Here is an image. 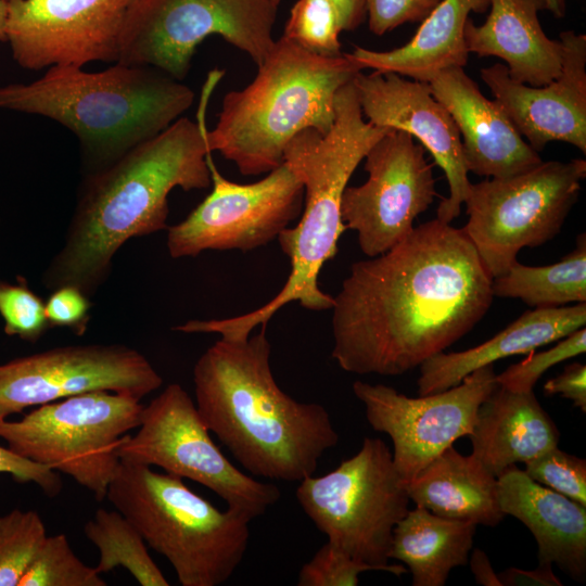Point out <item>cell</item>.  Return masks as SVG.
<instances>
[{"label":"cell","mask_w":586,"mask_h":586,"mask_svg":"<svg viewBox=\"0 0 586 586\" xmlns=\"http://www.w3.org/2000/svg\"><path fill=\"white\" fill-rule=\"evenodd\" d=\"M493 278L462 228L437 218L352 265L332 306V358L356 374L400 375L488 311Z\"/></svg>","instance_id":"obj_1"},{"label":"cell","mask_w":586,"mask_h":586,"mask_svg":"<svg viewBox=\"0 0 586 586\" xmlns=\"http://www.w3.org/2000/svg\"><path fill=\"white\" fill-rule=\"evenodd\" d=\"M221 71L203 86L196 122L179 117L85 179L63 246L43 273L49 290L64 285L93 295L114 255L129 239L167 229L168 195L211 187L206 109Z\"/></svg>","instance_id":"obj_2"},{"label":"cell","mask_w":586,"mask_h":586,"mask_svg":"<svg viewBox=\"0 0 586 586\" xmlns=\"http://www.w3.org/2000/svg\"><path fill=\"white\" fill-rule=\"evenodd\" d=\"M266 326L244 340L220 337L193 368L195 406L209 430L255 476L300 482L339 443L328 410L277 384Z\"/></svg>","instance_id":"obj_3"},{"label":"cell","mask_w":586,"mask_h":586,"mask_svg":"<svg viewBox=\"0 0 586 586\" xmlns=\"http://www.w3.org/2000/svg\"><path fill=\"white\" fill-rule=\"evenodd\" d=\"M387 130L365 120L351 81L336 94L334 122L328 132L308 128L288 143L283 161L304 186L298 224L277 238L291 262L288 280L259 308L232 318L198 319L193 323L195 332L244 340L291 302L315 311L332 308L334 298L319 288L318 278L323 265L336 255L339 239L346 230L341 218L342 196L359 163Z\"/></svg>","instance_id":"obj_4"},{"label":"cell","mask_w":586,"mask_h":586,"mask_svg":"<svg viewBox=\"0 0 586 586\" xmlns=\"http://www.w3.org/2000/svg\"><path fill=\"white\" fill-rule=\"evenodd\" d=\"M193 90L161 71L115 62L100 72L54 65L30 82L0 87V109L69 129L99 169L156 136L189 110Z\"/></svg>","instance_id":"obj_5"},{"label":"cell","mask_w":586,"mask_h":586,"mask_svg":"<svg viewBox=\"0 0 586 586\" xmlns=\"http://www.w3.org/2000/svg\"><path fill=\"white\" fill-rule=\"evenodd\" d=\"M361 71L348 53L315 54L282 36L253 81L224 97L215 128L205 132L209 151L244 176L268 174L298 132L330 130L339 90Z\"/></svg>","instance_id":"obj_6"},{"label":"cell","mask_w":586,"mask_h":586,"mask_svg":"<svg viewBox=\"0 0 586 586\" xmlns=\"http://www.w3.org/2000/svg\"><path fill=\"white\" fill-rule=\"evenodd\" d=\"M105 498L168 560L182 586L221 585L243 560L251 520L217 509L181 477L120 460Z\"/></svg>","instance_id":"obj_7"},{"label":"cell","mask_w":586,"mask_h":586,"mask_svg":"<svg viewBox=\"0 0 586 586\" xmlns=\"http://www.w3.org/2000/svg\"><path fill=\"white\" fill-rule=\"evenodd\" d=\"M296 498L333 547L381 572L407 573L388 561L393 531L410 499L381 438L365 437L357 454L334 470L300 481Z\"/></svg>","instance_id":"obj_8"},{"label":"cell","mask_w":586,"mask_h":586,"mask_svg":"<svg viewBox=\"0 0 586 586\" xmlns=\"http://www.w3.org/2000/svg\"><path fill=\"white\" fill-rule=\"evenodd\" d=\"M141 399L125 393L95 391L37 406L23 419H0L8 448L71 476L93 494L106 497L120 459V438L141 421Z\"/></svg>","instance_id":"obj_9"},{"label":"cell","mask_w":586,"mask_h":586,"mask_svg":"<svg viewBox=\"0 0 586 586\" xmlns=\"http://www.w3.org/2000/svg\"><path fill=\"white\" fill-rule=\"evenodd\" d=\"M585 177L586 161L573 158L470 184L462 229L492 278L505 273L523 247L545 244L561 231Z\"/></svg>","instance_id":"obj_10"},{"label":"cell","mask_w":586,"mask_h":586,"mask_svg":"<svg viewBox=\"0 0 586 586\" xmlns=\"http://www.w3.org/2000/svg\"><path fill=\"white\" fill-rule=\"evenodd\" d=\"M271 0H136L119 39L117 62L154 67L182 80L198 46L218 35L259 66L272 50Z\"/></svg>","instance_id":"obj_11"},{"label":"cell","mask_w":586,"mask_h":586,"mask_svg":"<svg viewBox=\"0 0 586 586\" xmlns=\"http://www.w3.org/2000/svg\"><path fill=\"white\" fill-rule=\"evenodd\" d=\"M120 460L162 468L209 488L227 508L251 521L280 498L272 483L239 470L218 448L195 403L178 383L167 385L146 406L135 435L125 434L116 447Z\"/></svg>","instance_id":"obj_12"},{"label":"cell","mask_w":586,"mask_h":586,"mask_svg":"<svg viewBox=\"0 0 586 586\" xmlns=\"http://www.w3.org/2000/svg\"><path fill=\"white\" fill-rule=\"evenodd\" d=\"M213 189L183 219L167 228L173 258L204 251H253L279 237L303 211L304 186L283 161L252 183L225 178L207 156Z\"/></svg>","instance_id":"obj_13"},{"label":"cell","mask_w":586,"mask_h":586,"mask_svg":"<svg viewBox=\"0 0 586 586\" xmlns=\"http://www.w3.org/2000/svg\"><path fill=\"white\" fill-rule=\"evenodd\" d=\"M498 386L494 366L482 367L446 391L409 397L384 384L353 383L370 426L393 443V462L407 484L473 429L480 405Z\"/></svg>","instance_id":"obj_14"},{"label":"cell","mask_w":586,"mask_h":586,"mask_svg":"<svg viewBox=\"0 0 586 586\" xmlns=\"http://www.w3.org/2000/svg\"><path fill=\"white\" fill-rule=\"evenodd\" d=\"M409 133L390 129L367 152L368 179L346 187L341 202L345 229L357 232L367 257L381 255L415 228L417 217L437 196L432 164Z\"/></svg>","instance_id":"obj_15"},{"label":"cell","mask_w":586,"mask_h":586,"mask_svg":"<svg viewBox=\"0 0 586 586\" xmlns=\"http://www.w3.org/2000/svg\"><path fill=\"white\" fill-rule=\"evenodd\" d=\"M163 379L137 349L123 344L54 347L0 365V419L71 396L109 391L139 399Z\"/></svg>","instance_id":"obj_16"},{"label":"cell","mask_w":586,"mask_h":586,"mask_svg":"<svg viewBox=\"0 0 586 586\" xmlns=\"http://www.w3.org/2000/svg\"><path fill=\"white\" fill-rule=\"evenodd\" d=\"M135 1L14 0L8 3L5 42L13 60L26 69L115 63Z\"/></svg>","instance_id":"obj_17"},{"label":"cell","mask_w":586,"mask_h":586,"mask_svg":"<svg viewBox=\"0 0 586 586\" xmlns=\"http://www.w3.org/2000/svg\"><path fill=\"white\" fill-rule=\"evenodd\" d=\"M352 82L369 123L409 133L445 173L449 195L441 200L436 218L450 224L460 215L471 182L461 137L449 112L433 97L426 82L396 73L359 72Z\"/></svg>","instance_id":"obj_18"},{"label":"cell","mask_w":586,"mask_h":586,"mask_svg":"<svg viewBox=\"0 0 586 586\" xmlns=\"http://www.w3.org/2000/svg\"><path fill=\"white\" fill-rule=\"evenodd\" d=\"M559 40L563 49L561 71L547 85L514 81L501 63L482 68L481 78L537 153L552 141L566 142L586 153V36L570 29L561 31Z\"/></svg>","instance_id":"obj_19"},{"label":"cell","mask_w":586,"mask_h":586,"mask_svg":"<svg viewBox=\"0 0 586 586\" xmlns=\"http://www.w3.org/2000/svg\"><path fill=\"white\" fill-rule=\"evenodd\" d=\"M426 84L453 117L468 171L487 178H507L543 162L515 129L502 107L483 95L463 67H448Z\"/></svg>","instance_id":"obj_20"},{"label":"cell","mask_w":586,"mask_h":586,"mask_svg":"<svg viewBox=\"0 0 586 586\" xmlns=\"http://www.w3.org/2000/svg\"><path fill=\"white\" fill-rule=\"evenodd\" d=\"M497 499L533 534L538 563L558 566L572 579L586 581V507L532 480L517 464L497 476Z\"/></svg>","instance_id":"obj_21"},{"label":"cell","mask_w":586,"mask_h":586,"mask_svg":"<svg viewBox=\"0 0 586 586\" xmlns=\"http://www.w3.org/2000/svg\"><path fill=\"white\" fill-rule=\"evenodd\" d=\"M534 0H489V13L482 25L471 18L464 28L469 53L496 56L506 62L514 81L539 87L561 71L562 43L545 34Z\"/></svg>","instance_id":"obj_22"},{"label":"cell","mask_w":586,"mask_h":586,"mask_svg":"<svg viewBox=\"0 0 586 586\" xmlns=\"http://www.w3.org/2000/svg\"><path fill=\"white\" fill-rule=\"evenodd\" d=\"M586 324V303L525 311L488 341L461 352H441L420 365L418 395L454 387L475 370L513 355L530 354Z\"/></svg>","instance_id":"obj_23"},{"label":"cell","mask_w":586,"mask_h":586,"mask_svg":"<svg viewBox=\"0 0 586 586\" xmlns=\"http://www.w3.org/2000/svg\"><path fill=\"white\" fill-rule=\"evenodd\" d=\"M472 455L496 477L558 446L560 432L533 391L497 386L480 405L472 432Z\"/></svg>","instance_id":"obj_24"},{"label":"cell","mask_w":586,"mask_h":586,"mask_svg":"<svg viewBox=\"0 0 586 586\" xmlns=\"http://www.w3.org/2000/svg\"><path fill=\"white\" fill-rule=\"evenodd\" d=\"M488 9L489 0H441L406 44L390 51L355 47L348 55L361 69L391 72L426 82L442 69L467 64L464 28L469 15Z\"/></svg>","instance_id":"obj_25"},{"label":"cell","mask_w":586,"mask_h":586,"mask_svg":"<svg viewBox=\"0 0 586 586\" xmlns=\"http://www.w3.org/2000/svg\"><path fill=\"white\" fill-rule=\"evenodd\" d=\"M410 501L440 517L496 526L506 517L497 477L472 454L446 448L406 484Z\"/></svg>","instance_id":"obj_26"},{"label":"cell","mask_w":586,"mask_h":586,"mask_svg":"<svg viewBox=\"0 0 586 586\" xmlns=\"http://www.w3.org/2000/svg\"><path fill=\"white\" fill-rule=\"evenodd\" d=\"M476 524L416 506L393 531L390 559L406 564L413 586H444L453 569L468 564Z\"/></svg>","instance_id":"obj_27"},{"label":"cell","mask_w":586,"mask_h":586,"mask_svg":"<svg viewBox=\"0 0 586 586\" xmlns=\"http://www.w3.org/2000/svg\"><path fill=\"white\" fill-rule=\"evenodd\" d=\"M494 297L520 298L534 308L561 307L586 303V234L576 239L573 251L547 266H526L514 262L493 278Z\"/></svg>","instance_id":"obj_28"},{"label":"cell","mask_w":586,"mask_h":586,"mask_svg":"<svg viewBox=\"0 0 586 586\" xmlns=\"http://www.w3.org/2000/svg\"><path fill=\"white\" fill-rule=\"evenodd\" d=\"M84 532L99 551L94 566L98 573L124 568L141 586L169 585L150 556L139 531L118 510L99 508L85 524Z\"/></svg>","instance_id":"obj_29"},{"label":"cell","mask_w":586,"mask_h":586,"mask_svg":"<svg viewBox=\"0 0 586 586\" xmlns=\"http://www.w3.org/2000/svg\"><path fill=\"white\" fill-rule=\"evenodd\" d=\"M92 566L73 551L66 535L44 538L18 586H106Z\"/></svg>","instance_id":"obj_30"},{"label":"cell","mask_w":586,"mask_h":586,"mask_svg":"<svg viewBox=\"0 0 586 586\" xmlns=\"http://www.w3.org/2000/svg\"><path fill=\"white\" fill-rule=\"evenodd\" d=\"M46 537L44 523L34 510L0 515V586H18Z\"/></svg>","instance_id":"obj_31"},{"label":"cell","mask_w":586,"mask_h":586,"mask_svg":"<svg viewBox=\"0 0 586 586\" xmlns=\"http://www.w3.org/2000/svg\"><path fill=\"white\" fill-rule=\"evenodd\" d=\"M339 14L331 0H297L292 7L283 37L319 55L342 54Z\"/></svg>","instance_id":"obj_32"},{"label":"cell","mask_w":586,"mask_h":586,"mask_svg":"<svg viewBox=\"0 0 586 586\" xmlns=\"http://www.w3.org/2000/svg\"><path fill=\"white\" fill-rule=\"evenodd\" d=\"M524 464L532 480L586 507L585 459L556 446Z\"/></svg>","instance_id":"obj_33"},{"label":"cell","mask_w":586,"mask_h":586,"mask_svg":"<svg viewBox=\"0 0 586 586\" xmlns=\"http://www.w3.org/2000/svg\"><path fill=\"white\" fill-rule=\"evenodd\" d=\"M585 351L586 329L583 327L559 340L555 346L547 351L531 352L525 359L496 374V381L499 386L513 392H531L549 368L584 354Z\"/></svg>","instance_id":"obj_34"},{"label":"cell","mask_w":586,"mask_h":586,"mask_svg":"<svg viewBox=\"0 0 586 586\" xmlns=\"http://www.w3.org/2000/svg\"><path fill=\"white\" fill-rule=\"evenodd\" d=\"M0 316L4 332L27 342H36L50 328L44 302L25 283L0 280Z\"/></svg>","instance_id":"obj_35"},{"label":"cell","mask_w":586,"mask_h":586,"mask_svg":"<svg viewBox=\"0 0 586 586\" xmlns=\"http://www.w3.org/2000/svg\"><path fill=\"white\" fill-rule=\"evenodd\" d=\"M367 571H380V569L354 559L327 542L302 566L297 585L356 586L359 575Z\"/></svg>","instance_id":"obj_36"},{"label":"cell","mask_w":586,"mask_h":586,"mask_svg":"<svg viewBox=\"0 0 586 586\" xmlns=\"http://www.w3.org/2000/svg\"><path fill=\"white\" fill-rule=\"evenodd\" d=\"M441 0H366L369 29L384 35L405 23L422 22Z\"/></svg>","instance_id":"obj_37"},{"label":"cell","mask_w":586,"mask_h":586,"mask_svg":"<svg viewBox=\"0 0 586 586\" xmlns=\"http://www.w3.org/2000/svg\"><path fill=\"white\" fill-rule=\"evenodd\" d=\"M91 302L78 288L64 285L53 290L44 302L47 320L51 327H63L78 335L85 333L90 320Z\"/></svg>","instance_id":"obj_38"},{"label":"cell","mask_w":586,"mask_h":586,"mask_svg":"<svg viewBox=\"0 0 586 586\" xmlns=\"http://www.w3.org/2000/svg\"><path fill=\"white\" fill-rule=\"evenodd\" d=\"M0 473H8L17 482H33L49 497L58 496L62 489V481L56 471L21 457L2 446H0Z\"/></svg>","instance_id":"obj_39"},{"label":"cell","mask_w":586,"mask_h":586,"mask_svg":"<svg viewBox=\"0 0 586 586\" xmlns=\"http://www.w3.org/2000/svg\"><path fill=\"white\" fill-rule=\"evenodd\" d=\"M546 395H560L571 400L574 407L586 412V366L573 362L563 371L544 384Z\"/></svg>","instance_id":"obj_40"},{"label":"cell","mask_w":586,"mask_h":586,"mask_svg":"<svg viewBox=\"0 0 586 586\" xmlns=\"http://www.w3.org/2000/svg\"><path fill=\"white\" fill-rule=\"evenodd\" d=\"M502 586H562L549 563H538L533 570L508 568L497 573Z\"/></svg>","instance_id":"obj_41"},{"label":"cell","mask_w":586,"mask_h":586,"mask_svg":"<svg viewBox=\"0 0 586 586\" xmlns=\"http://www.w3.org/2000/svg\"><path fill=\"white\" fill-rule=\"evenodd\" d=\"M340 18L342 30H355L366 18V0H331Z\"/></svg>","instance_id":"obj_42"},{"label":"cell","mask_w":586,"mask_h":586,"mask_svg":"<svg viewBox=\"0 0 586 586\" xmlns=\"http://www.w3.org/2000/svg\"><path fill=\"white\" fill-rule=\"evenodd\" d=\"M468 563L474 576L475 583L482 586H502L494 571L488 556L480 548L473 549Z\"/></svg>","instance_id":"obj_43"},{"label":"cell","mask_w":586,"mask_h":586,"mask_svg":"<svg viewBox=\"0 0 586 586\" xmlns=\"http://www.w3.org/2000/svg\"><path fill=\"white\" fill-rule=\"evenodd\" d=\"M539 10H547L555 17L561 18L566 13V0H534Z\"/></svg>","instance_id":"obj_44"},{"label":"cell","mask_w":586,"mask_h":586,"mask_svg":"<svg viewBox=\"0 0 586 586\" xmlns=\"http://www.w3.org/2000/svg\"><path fill=\"white\" fill-rule=\"evenodd\" d=\"M7 20H8V3L0 0V43L7 41Z\"/></svg>","instance_id":"obj_45"},{"label":"cell","mask_w":586,"mask_h":586,"mask_svg":"<svg viewBox=\"0 0 586 586\" xmlns=\"http://www.w3.org/2000/svg\"><path fill=\"white\" fill-rule=\"evenodd\" d=\"M271 2H272L275 5L278 7V5L280 4L281 0H271Z\"/></svg>","instance_id":"obj_46"},{"label":"cell","mask_w":586,"mask_h":586,"mask_svg":"<svg viewBox=\"0 0 586 586\" xmlns=\"http://www.w3.org/2000/svg\"><path fill=\"white\" fill-rule=\"evenodd\" d=\"M4 1H5L7 3H10V2H12V1H14V0H4Z\"/></svg>","instance_id":"obj_47"}]
</instances>
